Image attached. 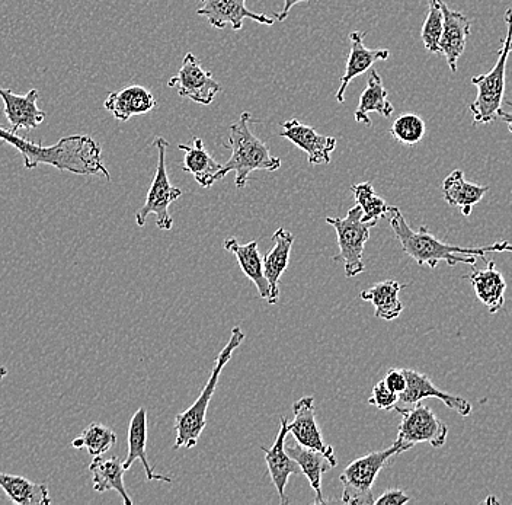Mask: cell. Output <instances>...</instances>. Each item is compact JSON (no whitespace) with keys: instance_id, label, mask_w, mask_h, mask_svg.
Masks as SVG:
<instances>
[{"instance_id":"33","label":"cell","mask_w":512,"mask_h":505,"mask_svg":"<svg viewBox=\"0 0 512 505\" xmlns=\"http://www.w3.org/2000/svg\"><path fill=\"white\" fill-rule=\"evenodd\" d=\"M443 0H428V14L422 25L421 38L425 49L430 53H440V38L443 34Z\"/></svg>"},{"instance_id":"6","label":"cell","mask_w":512,"mask_h":505,"mask_svg":"<svg viewBox=\"0 0 512 505\" xmlns=\"http://www.w3.org/2000/svg\"><path fill=\"white\" fill-rule=\"evenodd\" d=\"M402 455L395 443L386 450L358 457L339 476L342 482V503L348 505H374L373 487L379 473L393 457Z\"/></svg>"},{"instance_id":"31","label":"cell","mask_w":512,"mask_h":505,"mask_svg":"<svg viewBox=\"0 0 512 505\" xmlns=\"http://www.w3.org/2000/svg\"><path fill=\"white\" fill-rule=\"evenodd\" d=\"M117 444V434L107 425L92 423L72 441L75 449H86L91 456H102Z\"/></svg>"},{"instance_id":"12","label":"cell","mask_w":512,"mask_h":505,"mask_svg":"<svg viewBox=\"0 0 512 505\" xmlns=\"http://www.w3.org/2000/svg\"><path fill=\"white\" fill-rule=\"evenodd\" d=\"M201 8L197 14L207 19L211 27L223 30L230 25L232 30L240 31L245 19H252L258 24L274 25L275 19L264 14H255L246 8V0H200Z\"/></svg>"},{"instance_id":"26","label":"cell","mask_w":512,"mask_h":505,"mask_svg":"<svg viewBox=\"0 0 512 505\" xmlns=\"http://www.w3.org/2000/svg\"><path fill=\"white\" fill-rule=\"evenodd\" d=\"M443 197L450 206L459 207L463 216H470L473 207L482 201L489 191L488 185L466 181L462 169H456L444 180Z\"/></svg>"},{"instance_id":"14","label":"cell","mask_w":512,"mask_h":505,"mask_svg":"<svg viewBox=\"0 0 512 505\" xmlns=\"http://www.w3.org/2000/svg\"><path fill=\"white\" fill-rule=\"evenodd\" d=\"M280 421V431H278L277 439H275L271 449L262 446L261 450L265 453V462H267L272 484L280 495V503L286 505L288 504V498L286 497L288 478L291 475H296V473H302V471H300L299 463L288 455L286 450L287 434H290L288 420L286 417H281Z\"/></svg>"},{"instance_id":"1","label":"cell","mask_w":512,"mask_h":505,"mask_svg":"<svg viewBox=\"0 0 512 505\" xmlns=\"http://www.w3.org/2000/svg\"><path fill=\"white\" fill-rule=\"evenodd\" d=\"M0 140L15 147L24 159L27 169L50 165L59 171L75 175H102L111 181L110 172L102 161V149L92 137L85 134L63 137L56 145L43 146L24 139L14 131L0 126Z\"/></svg>"},{"instance_id":"5","label":"cell","mask_w":512,"mask_h":505,"mask_svg":"<svg viewBox=\"0 0 512 505\" xmlns=\"http://www.w3.org/2000/svg\"><path fill=\"white\" fill-rule=\"evenodd\" d=\"M505 24H507V37L498 51V62L491 72L485 75L475 76L473 85L478 89V97L470 105V113L473 115V124H489L498 118L502 101L505 95V78H507V62L511 53L512 43V8L505 12Z\"/></svg>"},{"instance_id":"8","label":"cell","mask_w":512,"mask_h":505,"mask_svg":"<svg viewBox=\"0 0 512 505\" xmlns=\"http://www.w3.org/2000/svg\"><path fill=\"white\" fill-rule=\"evenodd\" d=\"M153 145L158 147V168H156L155 178H153L152 185H150L146 201H144L142 209H139V212L136 213V223L137 226L143 228L146 225L147 217L150 214H155L156 226L160 230H171L174 228V219L169 214V206L182 196V190L171 184L168 171H166L168 142L163 137H158Z\"/></svg>"},{"instance_id":"22","label":"cell","mask_w":512,"mask_h":505,"mask_svg":"<svg viewBox=\"0 0 512 505\" xmlns=\"http://www.w3.org/2000/svg\"><path fill=\"white\" fill-rule=\"evenodd\" d=\"M472 283L476 297L489 312H499L505 305L507 281L494 261H486L485 268H478L466 277Z\"/></svg>"},{"instance_id":"7","label":"cell","mask_w":512,"mask_h":505,"mask_svg":"<svg viewBox=\"0 0 512 505\" xmlns=\"http://www.w3.org/2000/svg\"><path fill=\"white\" fill-rule=\"evenodd\" d=\"M326 223L335 229L338 236L339 254L332 257L336 262H342L345 268V276L357 277L364 273V248L370 239V230L374 228L371 223L363 220L361 207H352L344 219L339 217H326Z\"/></svg>"},{"instance_id":"2","label":"cell","mask_w":512,"mask_h":505,"mask_svg":"<svg viewBox=\"0 0 512 505\" xmlns=\"http://www.w3.org/2000/svg\"><path fill=\"white\" fill-rule=\"evenodd\" d=\"M390 228L398 238L405 254H408L418 265H428L435 270L440 262H446L448 267L457 264L475 265L478 258L485 260L488 252H494V246H480V248H464V246L450 245L440 241L428 230L421 226L414 230L406 222L399 207L392 206L387 213Z\"/></svg>"},{"instance_id":"16","label":"cell","mask_w":512,"mask_h":505,"mask_svg":"<svg viewBox=\"0 0 512 505\" xmlns=\"http://www.w3.org/2000/svg\"><path fill=\"white\" fill-rule=\"evenodd\" d=\"M286 450L288 455L299 463L300 471L306 476L307 481L310 482V487L315 491V504H326L322 494V476L338 466L335 453L309 449V447L297 443L296 440L293 443H288L286 440Z\"/></svg>"},{"instance_id":"13","label":"cell","mask_w":512,"mask_h":505,"mask_svg":"<svg viewBox=\"0 0 512 505\" xmlns=\"http://www.w3.org/2000/svg\"><path fill=\"white\" fill-rule=\"evenodd\" d=\"M38 97L40 92L37 89H31L25 95H18L11 89L0 86V98L5 105L3 114L8 118L9 130L18 134L21 130L37 129L44 123L46 113L38 108Z\"/></svg>"},{"instance_id":"41","label":"cell","mask_w":512,"mask_h":505,"mask_svg":"<svg viewBox=\"0 0 512 505\" xmlns=\"http://www.w3.org/2000/svg\"><path fill=\"white\" fill-rule=\"evenodd\" d=\"M8 369L6 367L0 366V380L5 379L6 376H8Z\"/></svg>"},{"instance_id":"27","label":"cell","mask_w":512,"mask_h":505,"mask_svg":"<svg viewBox=\"0 0 512 505\" xmlns=\"http://www.w3.org/2000/svg\"><path fill=\"white\" fill-rule=\"evenodd\" d=\"M89 471L92 473V484L96 492L104 494L107 491H115L123 498L124 504H133L124 485V473L127 471L120 457L112 456L104 459L102 456H96L89 465Z\"/></svg>"},{"instance_id":"25","label":"cell","mask_w":512,"mask_h":505,"mask_svg":"<svg viewBox=\"0 0 512 505\" xmlns=\"http://www.w3.org/2000/svg\"><path fill=\"white\" fill-rule=\"evenodd\" d=\"M179 150L185 153L182 169L194 175L195 181L203 188H210L214 182L219 181L220 165L210 153L207 152L203 140L194 137L191 145H179Z\"/></svg>"},{"instance_id":"34","label":"cell","mask_w":512,"mask_h":505,"mask_svg":"<svg viewBox=\"0 0 512 505\" xmlns=\"http://www.w3.org/2000/svg\"><path fill=\"white\" fill-rule=\"evenodd\" d=\"M425 131H427L425 121L419 115L402 114L396 118L392 129H390V134H392L393 139L398 140L402 145L415 146L422 142Z\"/></svg>"},{"instance_id":"21","label":"cell","mask_w":512,"mask_h":505,"mask_svg":"<svg viewBox=\"0 0 512 505\" xmlns=\"http://www.w3.org/2000/svg\"><path fill=\"white\" fill-rule=\"evenodd\" d=\"M104 107L118 121H128L134 115L147 114L155 110L156 99L149 89L133 85L118 92H111L105 99Z\"/></svg>"},{"instance_id":"9","label":"cell","mask_w":512,"mask_h":505,"mask_svg":"<svg viewBox=\"0 0 512 505\" xmlns=\"http://www.w3.org/2000/svg\"><path fill=\"white\" fill-rule=\"evenodd\" d=\"M395 411L402 414V423L399 425L398 439L395 440L400 453L414 449L416 444L428 443L435 449L446 444L448 427L430 408L419 404L414 407H396Z\"/></svg>"},{"instance_id":"39","label":"cell","mask_w":512,"mask_h":505,"mask_svg":"<svg viewBox=\"0 0 512 505\" xmlns=\"http://www.w3.org/2000/svg\"><path fill=\"white\" fill-rule=\"evenodd\" d=\"M494 246V252H511L512 254V244L508 241L496 242Z\"/></svg>"},{"instance_id":"24","label":"cell","mask_w":512,"mask_h":505,"mask_svg":"<svg viewBox=\"0 0 512 505\" xmlns=\"http://www.w3.org/2000/svg\"><path fill=\"white\" fill-rule=\"evenodd\" d=\"M147 412L146 409L139 408V411L133 415L128 425V455L124 460V468L130 471L131 466L136 460L143 463L144 471H146V482L159 481L169 482L171 484L172 478L165 475H159L153 471L150 466L149 459H147Z\"/></svg>"},{"instance_id":"36","label":"cell","mask_w":512,"mask_h":505,"mask_svg":"<svg viewBox=\"0 0 512 505\" xmlns=\"http://www.w3.org/2000/svg\"><path fill=\"white\" fill-rule=\"evenodd\" d=\"M384 383L390 391L398 393L405 392L408 386V379H406L405 369H390L387 375L383 377Z\"/></svg>"},{"instance_id":"18","label":"cell","mask_w":512,"mask_h":505,"mask_svg":"<svg viewBox=\"0 0 512 505\" xmlns=\"http://www.w3.org/2000/svg\"><path fill=\"white\" fill-rule=\"evenodd\" d=\"M367 33L364 31H352L350 34L351 49L348 56L347 67H345L344 76L341 79V86L336 92V101L341 104L345 99V91L352 79L364 75L367 70L373 67L374 63L380 60H387L390 57V51L386 49L371 50L364 46V37Z\"/></svg>"},{"instance_id":"17","label":"cell","mask_w":512,"mask_h":505,"mask_svg":"<svg viewBox=\"0 0 512 505\" xmlns=\"http://www.w3.org/2000/svg\"><path fill=\"white\" fill-rule=\"evenodd\" d=\"M293 412L294 418L293 421H288V430L297 443L309 447V449L320 450V452L335 453L334 447L326 444L322 433H320L313 396H303L302 399H299L293 405Z\"/></svg>"},{"instance_id":"28","label":"cell","mask_w":512,"mask_h":505,"mask_svg":"<svg viewBox=\"0 0 512 505\" xmlns=\"http://www.w3.org/2000/svg\"><path fill=\"white\" fill-rule=\"evenodd\" d=\"M406 284H400L395 280H386L374 284L370 289L361 292L360 297L364 302H370L374 306V316L383 321H395L403 312V305L399 299V293L405 289Z\"/></svg>"},{"instance_id":"32","label":"cell","mask_w":512,"mask_h":505,"mask_svg":"<svg viewBox=\"0 0 512 505\" xmlns=\"http://www.w3.org/2000/svg\"><path fill=\"white\" fill-rule=\"evenodd\" d=\"M351 191L354 194L355 203L363 210L364 222L376 226L379 220L387 217L390 206H387L382 197L377 196L371 182L352 185Z\"/></svg>"},{"instance_id":"19","label":"cell","mask_w":512,"mask_h":505,"mask_svg":"<svg viewBox=\"0 0 512 505\" xmlns=\"http://www.w3.org/2000/svg\"><path fill=\"white\" fill-rule=\"evenodd\" d=\"M444 24L440 38V53L447 59L451 72H457V62L466 50L467 38L470 35V21L462 12L451 11L446 3L441 2Z\"/></svg>"},{"instance_id":"29","label":"cell","mask_w":512,"mask_h":505,"mask_svg":"<svg viewBox=\"0 0 512 505\" xmlns=\"http://www.w3.org/2000/svg\"><path fill=\"white\" fill-rule=\"evenodd\" d=\"M387 97H389V92L384 88L382 78L376 70H373L368 78L367 88L364 89L360 102H358L355 121L371 126L370 113H377L384 118H389L395 113V107Z\"/></svg>"},{"instance_id":"11","label":"cell","mask_w":512,"mask_h":505,"mask_svg":"<svg viewBox=\"0 0 512 505\" xmlns=\"http://www.w3.org/2000/svg\"><path fill=\"white\" fill-rule=\"evenodd\" d=\"M405 375L408 379V386H406L405 392L399 395V404H402L403 408L414 407L425 399L435 398L447 405L448 408L453 409L457 414L462 415V417H469L472 414V404L469 401L460 398V396L444 392L443 389L435 386L430 377L424 375V373L405 369ZM396 407H399V405H396Z\"/></svg>"},{"instance_id":"40","label":"cell","mask_w":512,"mask_h":505,"mask_svg":"<svg viewBox=\"0 0 512 505\" xmlns=\"http://www.w3.org/2000/svg\"><path fill=\"white\" fill-rule=\"evenodd\" d=\"M508 105L512 107V102H508ZM498 117L502 118V120L507 123L508 130H510V133H512V113H505V111L499 110Z\"/></svg>"},{"instance_id":"38","label":"cell","mask_w":512,"mask_h":505,"mask_svg":"<svg viewBox=\"0 0 512 505\" xmlns=\"http://www.w3.org/2000/svg\"><path fill=\"white\" fill-rule=\"evenodd\" d=\"M309 2H315V0H284L283 11H281L280 14L275 15V17H277L275 19L280 22L286 21L288 14H290L291 8H293V6L299 5V3Z\"/></svg>"},{"instance_id":"42","label":"cell","mask_w":512,"mask_h":505,"mask_svg":"<svg viewBox=\"0 0 512 505\" xmlns=\"http://www.w3.org/2000/svg\"><path fill=\"white\" fill-rule=\"evenodd\" d=\"M511 50H512V43H511Z\"/></svg>"},{"instance_id":"20","label":"cell","mask_w":512,"mask_h":505,"mask_svg":"<svg viewBox=\"0 0 512 505\" xmlns=\"http://www.w3.org/2000/svg\"><path fill=\"white\" fill-rule=\"evenodd\" d=\"M294 241H296V238H294L293 233L286 228H278L272 235L274 248L264 257V273L271 289L270 299H268L270 305H275L280 300L278 284H280V278L287 270L288 262H290L291 248H293Z\"/></svg>"},{"instance_id":"37","label":"cell","mask_w":512,"mask_h":505,"mask_svg":"<svg viewBox=\"0 0 512 505\" xmlns=\"http://www.w3.org/2000/svg\"><path fill=\"white\" fill-rule=\"evenodd\" d=\"M409 501H411V497L402 489H389L374 501V505H403Z\"/></svg>"},{"instance_id":"4","label":"cell","mask_w":512,"mask_h":505,"mask_svg":"<svg viewBox=\"0 0 512 505\" xmlns=\"http://www.w3.org/2000/svg\"><path fill=\"white\" fill-rule=\"evenodd\" d=\"M243 340H245V334L239 326H235L232 329V334H230L229 343L224 345L223 350L217 354L213 370H211L203 392L200 393L197 401L187 411L181 412L175 418L176 440L174 449H182V447L192 449V447L197 446L198 440H200L201 434H203L207 425V409L214 392H216L219 377L222 375L224 366L229 364L233 353H235L236 348L240 347Z\"/></svg>"},{"instance_id":"30","label":"cell","mask_w":512,"mask_h":505,"mask_svg":"<svg viewBox=\"0 0 512 505\" xmlns=\"http://www.w3.org/2000/svg\"><path fill=\"white\" fill-rule=\"evenodd\" d=\"M0 488L18 505H50L53 503L44 482H32L18 475L0 472Z\"/></svg>"},{"instance_id":"15","label":"cell","mask_w":512,"mask_h":505,"mask_svg":"<svg viewBox=\"0 0 512 505\" xmlns=\"http://www.w3.org/2000/svg\"><path fill=\"white\" fill-rule=\"evenodd\" d=\"M281 137L290 140L294 146L307 153L309 165H328L331 163V153L336 147V139L331 136H322L318 131L299 120H290L283 123Z\"/></svg>"},{"instance_id":"23","label":"cell","mask_w":512,"mask_h":505,"mask_svg":"<svg viewBox=\"0 0 512 505\" xmlns=\"http://www.w3.org/2000/svg\"><path fill=\"white\" fill-rule=\"evenodd\" d=\"M223 246L227 252H232L235 255L243 274L255 284L261 299H265L268 302L271 289L267 277H265L264 257L259 254L258 242L252 241L249 244L240 245L238 239L226 238L224 239Z\"/></svg>"},{"instance_id":"35","label":"cell","mask_w":512,"mask_h":505,"mask_svg":"<svg viewBox=\"0 0 512 505\" xmlns=\"http://www.w3.org/2000/svg\"><path fill=\"white\" fill-rule=\"evenodd\" d=\"M368 404L380 409V411H392L399 404V395L390 391L382 379L374 385L370 399H368Z\"/></svg>"},{"instance_id":"10","label":"cell","mask_w":512,"mask_h":505,"mask_svg":"<svg viewBox=\"0 0 512 505\" xmlns=\"http://www.w3.org/2000/svg\"><path fill=\"white\" fill-rule=\"evenodd\" d=\"M168 86L175 88L179 97L191 99L201 105H210L222 89L220 83L201 67V63L192 53L185 54L181 70L178 75L169 79Z\"/></svg>"},{"instance_id":"3","label":"cell","mask_w":512,"mask_h":505,"mask_svg":"<svg viewBox=\"0 0 512 505\" xmlns=\"http://www.w3.org/2000/svg\"><path fill=\"white\" fill-rule=\"evenodd\" d=\"M252 115L245 111L235 124L229 127V143L232 156L224 163L219 180L229 172H236L235 185L243 190L248 184L249 175L254 171L274 172L281 168V159L272 156L270 149L249 129Z\"/></svg>"}]
</instances>
